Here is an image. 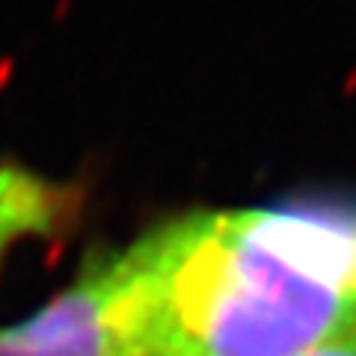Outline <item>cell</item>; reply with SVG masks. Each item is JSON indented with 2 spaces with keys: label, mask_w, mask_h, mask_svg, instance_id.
Masks as SVG:
<instances>
[{
  "label": "cell",
  "mask_w": 356,
  "mask_h": 356,
  "mask_svg": "<svg viewBox=\"0 0 356 356\" xmlns=\"http://www.w3.org/2000/svg\"><path fill=\"white\" fill-rule=\"evenodd\" d=\"M131 252L149 356H306L356 330V217L196 211Z\"/></svg>",
  "instance_id": "6da1fadb"
},
{
  "label": "cell",
  "mask_w": 356,
  "mask_h": 356,
  "mask_svg": "<svg viewBox=\"0 0 356 356\" xmlns=\"http://www.w3.org/2000/svg\"><path fill=\"white\" fill-rule=\"evenodd\" d=\"M0 356H149L131 247L86 261L39 312L0 330Z\"/></svg>",
  "instance_id": "7a4b0ae2"
},
{
  "label": "cell",
  "mask_w": 356,
  "mask_h": 356,
  "mask_svg": "<svg viewBox=\"0 0 356 356\" xmlns=\"http://www.w3.org/2000/svg\"><path fill=\"white\" fill-rule=\"evenodd\" d=\"M72 191L33 166L0 163V261L18 241L48 235L69 217Z\"/></svg>",
  "instance_id": "3957f363"
},
{
  "label": "cell",
  "mask_w": 356,
  "mask_h": 356,
  "mask_svg": "<svg viewBox=\"0 0 356 356\" xmlns=\"http://www.w3.org/2000/svg\"><path fill=\"white\" fill-rule=\"evenodd\" d=\"M306 356H356V330H350V332H344V336L327 341L324 348L312 350Z\"/></svg>",
  "instance_id": "277c9868"
}]
</instances>
